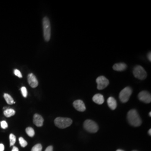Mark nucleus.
<instances>
[{"instance_id":"nucleus-23","label":"nucleus","mask_w":151,"mask_h":151,"mask_svg":"<svg viewBox=\"0 0 151 151\" xmlns=\"http://www.w3.org/2000/svg\"><path fill=\"white\" fill-rule=\"evenodd\" d=\"M14 74L17 77H19V78H22V73L21 72L17 69H15L14 70Z\"/></svg>"},{"instance_id":"nucleus-16","label":"nucleus","mask_w":151,"mask_h":151,"mask_svg":"<svg viewBox=\"0 0 151 151\" xmlns=\"http://www.w3.org/2000/svg\"><path fill=\"white\" fill-rule=\"evenodd\" d=\"M4 99H5L6 103L9 105H12L13 104H15V102L14 101V99L12 98L11 96L7 93H5L4 95Z\"/></svg>"},{"instance_id":"nucleus-28","label":"nucleus","mask_w":151,"mask_h":151,"mask_svg":"<svg viewBox=\"0 0 151 151\" xmlns=\"http://www.w3.org/2000/svg\"><path fill=\"white\" fill-rule=\"evenodd\" d=\"M148 134H149V135H151V129L149 130V131H148Z\"/></svg>"},{"instance_id":"nucleus-7","label":"nucleus","mask_w":151,"mask_h":151,"mask_svg":"<svg viewBox=\"0 0 151 151\" xmlns=\"http://www.w3.org/2000/svg\"><path fill=\"white\" fill-rule=\"evenodd\" d=\"M96 83L97 84L98 90H103L108 86L109 84V81L104 76H99L96 79Z\"/></svg>"},{"instance_id":"nucleus-17","label":"nucleus","mask_w":151,"mask_h":151,"mask_svg":"<svg viewBox=\"0 0 151 151\" xmlns=\"http://www.w3.org/2000/svg\"><path fill=\"white\" fill-rule=\"evenodd\" d=\"M26 133L30 137H32L35 135V131L32 127H27L26 128Z\"/></svg>"},{"instance_id":"nucleus-30","label":"nucleus","mask_w":151,"mask_h":151,"mask_svg":"<svg viewBox=\"0 0 151 151\" xmlns=\"http://www.w3.org/2000/svg\"><path fill=\"white\" fill-rule=\"evenodd\" d=\"M149 116L151 117V112H150V113H149Z\"/></svg>"},{"instance_id":"nucleus-22","label":"nucleus","mask_w":151,"mask_h":151,"mask_svg":"<svg viewBox=\"0 0 151 151\" xmlns=\"http://www.w3.org/2000/svg\"><path fill=\"white\" fill-rule=\"evenodd\" d=\"M0 124H1V127L2 129H6L8 127V124L5 120L1 122Z\"/></svg>"},{"instance_id":"nucleus-18","label":"nucleus","mask_w":151,"mask_h":151,"mask_svg":"<svg viewBox=\"0 0 151 151\" xmlns=\"http://www.w3.org/2000/svg\"><path fill=\"white\" fill-rule=\"evenodd\" d=\"M9 138H10V146H13L15 142H16V137L15 135H14L13 134H10V135L9 136Z\"/></svg>"},{"instance_id":"nucleus-1","label":"nucleus","mask_w":151,"mask_h":151,"mask_svg":"<svg viewBox=\"0 0 151 151\" xmlns=\"http://www.w3.org/2000/svg\"><path fill=\"white\" fill-rule=\"evenodd\" d=\"M127 119L129 124L133 127H139L142 124L140 116L135 109L130 110L128 113Z\"/></svg>"},{"instance_id":"nucleus-11","label":"nucleus","mask_w":151,"mask_h":151,"mask_svg":"<svg viewBox=\"0 0 151 151\" xmlns=\"http://www.w3.org/2000/svg\"><path fill=\"white\" fill-rule=\"evenodd\" d=\"M44 119L43 117L38 114H35L33 117V123L36 126L40 127L43 125Z\"/></svg>"},{"instance_id":"nucleus-27","label":"nucleus","mask_w":151,"mask_h":151,"mask_svg":"<svg viewBox=\"0 0 151 151\" xmlns=\"http://www.w3.org/2000/svg\"><path fill=\"white\" fill-rule=\"evenodd\" d=\"M148 60L151 62V52H150L148 54Z\"/></svg>"},{"instance_id":"nucleus-13","label":"nucleus","mask_w":151,"mask_h":151,"mask_svg":"<svg viewBox=\"0 0 151 151\" xmlns=\"http://www.w3.org/2000/svg\"><path fill=\"white\" fill-rule=\"evenodd\" d=\"M127 68V65L124 63H118L114 65L113 67L114 70L116 71H123Z\"/></svg>"},{"instance_id":"nucleus-20","label":"nucleus","mask_w":151,"mask_h":151,"mask_svg":"<svg viewBox=\"0 0 151 151\" xmlns=\"http://www.w3.org/2000/svg\"><path fill=\"white\" fill-rule=\"evenodd\" d=\"M19 143L20 144V145L22 146V147H25L27 145V142L22 137H20L19 139Z\"/></svg>"},{"instance_id":"nucleus-4","label":"nucleus","mask_w":151,"mask_h":151,"mask_svg":"<svg viewBox=\"0 0 151 151\" xmlns=\"http://www.w3.org/2000/svg\"><path fill=\"white\" fill-rule=\"evenodd\" d=\"M83 127L87 132L92 133L97 132L99 130V126L96 123L90 119H87L83 123Z\"/></svg>"},{"instance_id":"nucleus-3","label":"nucleus","mask_w":151,"mask_h":151,"mask_svg":"<svg viewBox=\"0 0 151 151\" xmlns=\"http://www.w3.org/2000/svg\"><path fill=\"white\" fill-rule=\"evenodd\" d=\"M43 27L44 38L45 41L48 42L50 38L51 27L48 18L44 17L43 19Z\"/></svg>"},{"instance_id":"nucleus-5","label":"nucleus","mask_w":151,"mask_h":151,"mask_svg":"<svg viewBox=\"0 0 151 151\" xmlns=\"http://www.w3.org/2000/svg\"><path fill=\"white\" fill-rule=\"evenodd\" d=\"M132 93V90L129 87H125L119 94V99L122 103H127Z\"/></svg>"},{"instance_id":"nucleus-29","label":"nucleus","mask_w":151,"mask_h":151,"mask_svg":"<svg viewBox=\"0 0 151 151\" xmlns=\"http://www.w3.org/2000/svg\"><path fill=\"white\" fill-rule=\"evenodd\" d=\"M116 151H124L123 150H116Z\"/></svg>"},{"instance_id":"nucleus-24","label":"nucleus","mask_w":151,"mask_h":151,"mask_svg":"<svg viewBox=\"0 0 151 151\" xmlns=\"http://www.w3.org/2000/svg\"><path fill=\"white\" fill-rule=\"evenodd\" d=\"M45 151H53V146H49L46 148Z\"/></svg>"},{"instance_id":"nucleus-31","label":"nucleus","mask_w":151,"mask_h":151,"mask_svg":"<svg viewBox=\"0 0 151 151\" xmlns=\"http://www.w3.org/2000/svg\"><path fill=\"white\" fill-rule=\"evenodd\" d=\"M135 151V150H134V151Z\"/></svg>"},{"instance_id":"nucleus-12","label":"nucleus","mask_w":151,"mask_h":151,"mask_svg":"<svg viewBox=\"0 0 151 151\" xmlns=\"http://www.w3.org/2000/svg\"><path fill=\"white\" fill-rule=\"evenodd\" d=\"M92 100L94 103L101 105V104H103L104 102V97L103 96V95L97 93L93 96Z\"/></svg>"},{"instance_id":"nucleus-21","label":"nucleus","mask_w":151,"mask_h":151,"mask_svg":"<svg viewBox=\"0 0 151 151\" xmlns=\"http://www.w3.org/2000/svg\"><path fill=\"white\" fill-rule=\"evenodd\" d=\"M21 91H22V95L24 97H27V88L25 87H22L21 88Z\"/></svg>"},{"instance_id":"nucleus-25","label":"nucleus","mask_w":151,"mask_h":151,"mask_svg":"<svg viewBox=\"0 0 151 151\" xmlns=\"http://www.w3.org/2000/svg\"><path fill=\"white\" fill-rule=\"evenodd\" d=\"M5 150V147L3 144H0V151H4Z\"/></svg>"},{"instance_id":"nucleus-2","label":"nucleus","mask_w":151,"mask_h":151,"mask_svg":"<svg viewBox=\"0 0 151 151\" xmlns=\"http://www.w3.org/2000/svg\"><path fill=\"white\" fill-rule=\"evenodd\" d=\"M72 123V120L70 118L58 117L54 120V124L59 128L65 129L70 127Z\"/></svg>"},{"instance_id":"nucleus-8","label":"nucleus","mask_w":151,"mask_h":151,"mask_svg":"<svg viewBox=\"0 0 151 151\" xmlns=\"http://www.w3.org/2000/svg\"><path fill=\"white\" fill-rule=\"evenodd\" d=\"M138 99L139 100L145 103L151 102V96L150 93L146 91H142L138 94Z\"/></svg>"},{"instance_id":"nucleus-6","label":"nucleus","mask_w":151,"mask_h":151,"mask_svg":"<svg viewBox=\"0 0 151 151\" xmlns=\"http://www.w3.org/2000/svg\"><path fill=\"white\" fill-rule=\"evenodd\" d=\"M133 75L137 78L139 80H145L147 77V72L145 69L140 65H137L133 70Z\"/></svg>"},{"instance_id":"nucleus-14","label":"nucleus","mask_w":151,"mask_h":151,"mask_svg":"<svg viewBox=\"0 0 151 151\" xmlns=\"http://www.w3.org/2000/svg\"><path fill=\"white\" fill-rule=\"evenodd\" d=\"M108 106L111 110H115L117 106V103L116 100L113 97H110L108 98Z\"/></svg>"},{"instance_id":"nucleus-26","label":"nucleus","mask_w":151,"mask_h":151,"mask_svg":"<svg viewBox=\"0 0 151 151\" xmlns=\"http://www.w3.org/2000/svg\"><path fill=\"white\" fill-rule=\"evenodd\" d=\"M19 151V149H18V148H17L16 147H14L13 148H12V151Z\"/></svg>"},{"instance_id":"nucleus-19","label":"nucleus","mask_w":151,"mask_h":151,"mask_svg":"<svg viewBox=\"0 0 151 151\" xmlns=\"http://www.w3.org/2000/svg\"><path fill=\"white\" fill-rule=\"evenodd\" d=\"M42 146L40 144H37L32 147L31 151H42Z\"/></svg>"},{"instance_id":"nucleus-10","label":"nucleus","mask_w":151,"mask_h":151,"mask_svg":"<svg viewBox=\"0 0 151 151\" xmlns=\"http://www.w3.org/2000/svg\"><path fill=\"white\" fill-rule=\"evenodd\" d=\"M73 105L76 109L78 111L83 112L86 110V106L83 101L81 100H77L75 101L73 103Z\"/></svg>"},{"instance_id":"nucleus-9","label":"nucleus","mask_w":151,"mask_h":151,"mask_svg":"<svg viewBox=\"0 0 151 151\" xmlns=\"http://www.w3.org/2000/svg\"><path fill=\"white\" fill-rule=\"evenodd\" d=\"M27 81L29 85L32 88H35L38 86V81L35 76L30 73L27 76Z\"/></svg>"},{"instance_id":"nucleus-15","label":"nucleus","mask_w":151,"mask_h":151,"mask_svg":"<svg viewBox=\"0 0 151 151\" xmlns=\"http://www.w3.org/2000/svg\"><path fill=\"white\" fill-rule=\"evenodd\" d=\"M15 114V111L12 109H7L4 111V114L7 118L14 116Z\"/></svg>"}]
</instances>
